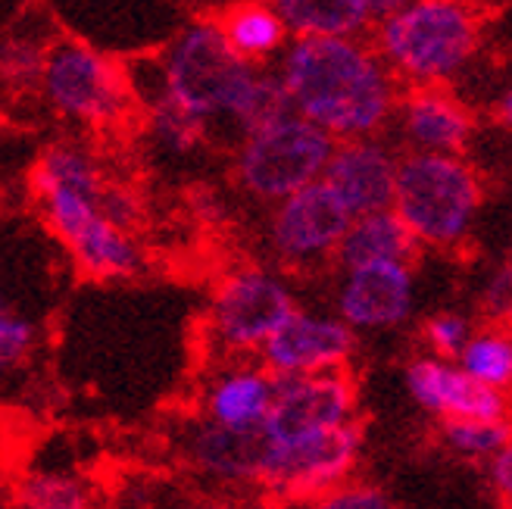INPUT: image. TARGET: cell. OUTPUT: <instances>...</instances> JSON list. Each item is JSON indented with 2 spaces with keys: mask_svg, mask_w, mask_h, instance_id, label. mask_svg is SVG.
Returning <instances> with one entry per match:
<instances>
[{
  "mask_svg": "<svg viewBox=\"0 0 512 509\" xmlns=\"http://www.w3.org/2000/svg\"><path fill=\"white\" fill-rule=\"evenodd\" d=\"M275 75L291 113L335 141L381 135L400 100V82L366 38L288 41Z\"/></svg>",
  "mask_w": 512,
  "mask_h": 509,
  "instance_id": "cell-1",
  "label": "cell"
},
{
  "mask_svg": "<svg viewBox=\"0 0 512 509\" xmlns=\"http://www.w3.org/2000/svg\"><path fill=\"white\" fill-rule=\"evenodd\" d=\"M160 75L163 97L175 107L207 125L228 119L241 138L291 113L278 75L238 57L213 19L191 22L178 32L160 63Z\"/></svg>",
  "mask_w": 512,
  "mask_h": 509,
  "instance_id": "cell-2",
  "label": "cell"
},
{
  "mask_svg": "<svg viewBox=\"0 0 512 509\" xmlns=\"http://www.w3.org/2000/svg\"><path fill=\"white\" fill-rule=\"evenodd\" d=\"M484 44V19L472 0H409L375 22V54L409 88H450Z\"/></svg>",
  "mask_w": 512,
  "mask_h": 509,
  "instance_id": "cell-3",
  "label": "cell"
},
{
  "mask_svg": "<svg viewBox=\"0 0 512 509\" xmlns=\"http://www.w3.org/2000/svg\"><path fill=\"white\" fill-rule=\"evenodd\" d=\"M481 207L484 182L466 157L400 154L391 210L419 247L450 250L463 244Z\"/></svg>",
  "mask_w": 512,
  "mask_h": 509,
  "instance_id": "cell-4",
  "label": "cell"
},
{
  "mask_svg": "<svg viewBox=\"0 0 512 509\" xmlns=\"http://www.w3.org/2000/svg\"><path fill=\"white\" fill-rule=\"evenodd\" d=\"M335 138L297 113L281 116L241 138L235 175L238 185L263 203H278L306 185L322 182Z\"/></svg>",
  "mask_w": 512,
  "mask_h": 509,
  "instance_id": "cell-5",
  "label": "cell"
},
{
  "mask_svg": "<svg viewBox=\"0 0 512 509\" xmlns=\"http://www.w3.org/2000/svg\"><path fill=\"white\" fill-rule=\"evenodd\" d=\"M38 88L54 113L88 129H113L125 122L135 104L125 69L82 41H57L47 47Z\"/></svg>",
  "mask_w": 512,
  "mask_h": 509,
  "instance_id": "cell-6",
  "label": "cell"
},
{
  "mask_svg": "<svg viewBox=\"0 0 512 509\" xmlns=\"http://www.w3.org/2000/svg\"><path fill=\"white\" fill-rule=\"evenodd\" d=\"M294 310V291L278 272L238 266L225 272L213 288L207 328L222 353L244 360L250 353H260Z\"/></svg>",
  "mask_w": 512,
  "mask_h": 509,
  "instance_id": "cell-7",
  "label": "cell"
},
{
  "mask_svg": "<svg viewBox=\"0 0 512 509\" xmlns=\"http://www.w3.org/2000/svg\"><path fill=\"white\" fill-rule=\"evenodd\" d=\"M50 235L60 241L69 260L97 282H122L144 266L135 235L119 232L100 213V191L57 188L38 197Z\"/></svg>",
  "mask_w": 512,
  "mask_h": 509,
  "instance_id": "cell-8",
  "label": "cell"
},
{
  "mask_svg": "<svg viewBox=\"0 0 512 509\" xmlns=\"http://www.w3.org/2000/svg\"><path fill=\"white\" fill-rule=\"evenodd\" d=\"M363 456V428L350 422L344 428L316 435L297 444H275L272 460L260 478V488L272 506L297 509L319 500L322 494L347 485Z\"/></svg>",
  "mask_w": 512,
  "mask_h": 509,
  "instance_id": "cell-9",
  "label": "cell"
},
{
  "mask_svg": "<svg viewBox=\"0 0 512 509\" xmlns=\"http://www.w3.org/2000/svg\"><path fill=\"white\" fill-rule=\"evenodd\" d=\"M356 422V385L344 372L275 378V397L263 428L275 444H297Z\"/></svg>",
  "mask_w": 512,
  "mask_h": 509,
  "instance_id": "cell-10",
  "label": "cell"
},
{
  "mask_svg": "<svg viewBox=\"0 0 512 509\" xmlns=\"http://www.w3.org/2000/svg\"><path fill=\"white\" fill-rule=\"evenodd\" d=\"M344 203L328 191L325 182L278 200L269 216V250L285 266H313L335 257L350 225Z\"/></svg>",
  "mask_w": 512,
  "mask_h": 509,
  "instance_id": "cell-11",
  "label": "cell"
},
{
  "mask_svg": "<svg viewBox=\"0 0 512 509\" xmlns=\"http://www.w3.org/2000/svg\"><path fill=\"white\" fill-rule=\"evenodd\" d=\"M353 350L356 332H350L338 316L294 310L285 325L263 344L260 366L272 378L344 372Z\"/></svg>",
  "mask_w": 512,
  "mask_h": 509,
  "instance_id": "cell-12",
  "label": "cell"
},
{
  "mask_svg": "<svg viewBox=\"0 0 512 509\" xmlns=\"http://www.w3.org/2000/svg\"><path fill=\"white\" fill-rule=\"evenodd\" d=\"M397 166V147L378 135L338 141L322 172V182L344 203L350 216H369L391 210Z\"/></svg>",
  "mask_w": 512,
  "mask_h": 509,
  "instance_id": "cell-13",
  "label": "cell"
},
{
  "mask_svg": "<svg viewBox=\"0 0 512 509\" xmlns=\"http://www.w3.org/2000/svg\"><path fill=\"white\" fill-rule=\"evenodd\" d=\"M416 307L413 266L375 263L344 269L338 288V319L350 332H384L397 328Z\"/></svg>",
  "mask_w": 512,
  "mask_h": 509,
  "instance_id": "cell-14",
  "label": "cell"
},
{
  "mask_svg": "<svg viewBox=\"0 0 512 509\" xmlns=\"http://www.w3.org/2000/svg\"><path fill=\"white\" fill-rule=\"evenodd\" d=\"M406 154L466 157L475 138V116L469 104L450 88H409L400 94L394 119Z\"/></svg>",
  "mask_w": 512,
  "mask_h": 509,
  "instance_id": "cell-15",
  "label": "cell"
},
{
  "mask_svg": "<svg viewBox=\"0 0 512 509\" xmlns=\"http://www.w3.org/2000/svg\"><path fill=\"white\" fill-rule=\"evenodd\" d=\"M275 441L263 425L253 428H222L213 422H197L188 438V463L219 485H260V478L272 460Z\"/></svg>",
  "mask_w": 512,
  "mask_h": 509,
  "instance_id": "cell-16",
  "label": "cell"
},
{
  "mask_svg": "<svg viewBox=\"0 0 512 509\" xmlns=\"http://www.w3.org/2000/svg\"><path fill=\"white\" fill-rule=\"evenodd\" d=\"M406 391L428 416L447 419H506V394L472 381L453 360L419 356L406 369Z\"/></svg>",
  "mask_w": 512,
  "mask_h": 509,
  "instance_id": "cell-17",
  "label": "cell"
},
{
  "mask_svg": "<svg viewBox=\"0 0 512 509\" xmlns=\"http://www.w3.org/2000/svg\"><path fill=\"white\" fill-rule=\"evenodd\" d=\"M275 397V378L247 360L222 366L203 385V419L222 428L263 425Z\"/></svg>",
  "mask_w": 512,
  "mask_h": 509,
  "instance_id": "cell-18",
  "label": "cell"
},
{
  "mask_svg": "<svg viewBox=\"0 0 512 509\" xmlns=\"http://www.w3.org/2000/svg\"><path fill=\"white\" fill-rule=\"evenodd\" d=\"M419 253L416 238L394 216V210H378L369 216H353L338 244L335 260L344 269L375 266V263H400L409 266Z\"/></svg>",
  "mask_w": 512,
  "mask_h": 509,
  "instance_id": "cell-19",
  "label": "cell"
},
{
  "mask_svg": "<svg viewBox=\"0 0 512 509\" xmlns=\"http://www.w3.org/2000/svg\"><path fill=\"white\" fill-rule=\"evenodd\" d=\"M291 41L297 38H363L369 13L363 0H269Z\"/></svg>",
  "mask_w": 512,
  "mask_h": 509,
  "instance_id": "cell-20",
  "label": "cell"
},
{
  "mask_svg": "<svg viewBox=\"0 0 512 509\" xmlns=\"http://www.w3.org/2000/svg\"><path fill=\"white\" fill-rule=\"evenodd\" d=\"M219 29L228 47L253 66H263L266 60L281 57V50L291 41L269 0H244V4L232 7L222 16Z\"/></svg>",
  "mask_w": 512,
  "mask_h": 509,
  "instance_id": "cell-21",
  "label": "cell"
},
{
  "mask_svg": "<svg viewBox=\"0 0 512 509\" xmlns=\"http://www.w3.org/2000/svg\"><path fill=\"white\" fill-rule=\"evenodd\" d=\"M104 169L94 160L91 150L82 144H54L38 157L32 169V191L35 197L57 191V188H85L100 191L104 188Z\"/></svg>",
  "mask_w": 512,
  "mask_h": 509,
  "instance_id": "cell-22",
  "label": "cell"
},
{
  "mask_svg": "<svg viewBox=\"0 0 512 509\" xmlns=\"http://www.w3.org/2000/svg\"><path fill=\"white\" fill-rule=\"evenodd\" d=\"M453 363L478 385L506 394L512 381V338L503 325L481 328V332H472Z\"/></svg>",
  "mask_w": 512,
  "mask_h": 509,
  "instance_id": "cell-23",
  "label": "cell"
},
{
  "mask_svg": "<svg viewBox=\"0 0 512 509\" xmlns=\"http://www.w3.org/2000/svg\"><path fill=\"white\" fill-rule=\"evenodd\" d=\"M19 509H91L94 497L85 481L66 469H32L16 481Z\"/></svg>",
  "mask_w": 512,
  "mask_h": 509,
  "instance_id": "cell-24",
  "label": "cell"
},
{
  "mask_svg": "<svg viewBox=\"0 0 512 509\" xmlns=\"http://www.w3.org/2000/svg\"><path fill=\"white\" fill-rule=\"evenodd\" d=\"M147 129L160 150L172 157H188L207 141L210 125L194 119L182 107H175L169 97H157L153 104H147Z\"/></svg>",
  "mask_w": 512,
  "mask_h": 509,
  "instance_id": "cell-25",
  "label": "cell"
},
{
  "mask_svg": "<svg viewBox=\"0 0 512 509\" xmlns=\"http://www.w3.org/2000/svg\"><path fill=\"white\" fill-rule=\"evenodd\" d=\"M444 444L463 460H484L506 450L512 441L509 419H447L441 422Z\"/></svg>",
  "mask_w": 512,
  "mask_h": 509,
  "instance_id": "cell-26",
  "label": "cell"
},
{
  "mask_svg": "<svg viewBox=\"0 0 512 509\" xmlns=\"http://www.w3.org/2000/svg\"><path fill=\"white\" fill-rule=\"evenodd\" d=\"M41 328L38 319L25 313L19 303L0 285V375L22 369L32 360Z\"/></svg>",
  "mask_w": 512,
  "mask_h": 509,
  "instance_id": "cell-27",
  "label": "cell"
},
{
  "mask_svg": "<svg viewBox=\"0 0 512 509\" xmlns=\"http://www.w3.org/2000/svg\"><path fill=\"white\" fill-rule=\"evenodd\" d=\"M47 44L35 35H7L0 41V85L10 91H32L41 85Z\"/></svg>",
  "mask_w": 512,
  "mask_h": 509,
  "instance_id": "cell-28",
  "label": "cell"
},
{
  "mask_svg": "<svg viewBox=\"0 0 512 509\" xmlns=\"http://www.w3.org/2000/svg\"><path fill=\"white\" fill-rule=\"evenodd\" d=\"M472 322L459 313H438L431 316L425 325V341L431 347V356L438 360H456L459 350L466 347V341L472 338Z\"/></svg>",
  "mask_w": 512,
  "mask_h": 509,
  "instance_id": "cell-29",
  "label": "cell"
},
{
  "mask_svg": "<svg viewBox=\"0 0 512 509\" xmlns=\"http://www.w3.org/2000/svg\"><path fill=\"white\" fill-rule=\"evenodd\" d=\"M100 213L107 216L110 225H116L119 232H135V225L144 216V203L135 188H128L122 182H104L100 188Z\"/></svg>",
  "mask_w": 512,
  "mask_h": 509,
  "instance_id": "cell-30",
  "label": "cell"
},
{
  "mask_svg": "<svg viewBox=\"0 0 512 509\" xmlns=\"http://www.w3.org/2000/svg\"><path fill=\"white\" fill-rule=\"evenodd\" d=\"M297 509H397V506L384 491H378L372 485H353V481H347V485L328 491L319 500L297 506Z\"/></svg>",
  "mask_w": 512,
  "mask_h": 509,
  "instance_id": "cell-31",
  "label": "cell"
},
{
  "mask_svg": "<svg viewBox=\"0 0 512 509\" xmlns=\"http://www.w3.org/2000/svg\"><path fill=\"white\" fill-rule=\"evenodd\" d=\"M481 310L497 325L503 319H509V313H512V266L509 263H500L488 275V282L481 288Z\"/></svg>",
  "mask_w": 512,
  "mask_h": 509,
  "instance_id": "cell-32",
  "label": "cell"
},
{
  "mask_svg": "<svg viewBox=\"0 0 512 509\" xmlns=\"http://www.w3.org/2000/svg\"><path fill=\"white\" fill-rule=\"evenodd\" d=\"M488 481L500 497L512 494V447L494 453L488 460Z\"/></svg>",
  "mask_w": 512,
  "mask_h": 509,
  "instance_id": "cell-33",
  "label": "cell"
},
{
  "mask_svg": "<svg viewBox=\"0 0 512 509\" xmlns=\"http://www.w3.org/2000/svg\"><path fill=\"white\" fill-rule=\"evenodd\" d=\"M191 210L203 219V222H222L225 219V200L213 191V188H197L191 194Z\"/></svg>",
  "mask_w": 512,
  "mask_h": 509,
  "instance_id": "cell-34",
  "label": "cell"
},
{
  "mask_svg": "<svg viewBox=\"0 0 512 509\" xmlns=\"http://www.w3.org/2000/svg\"><path fill=\"white\" fill-rule=\"evenodd\" d=\"M406 4H409V0H363V7H366V13H369L372 22H381V19L400 13Z\"/></svg>",
  "mask_w": 512,
  "mask_h": 509,
  "instance_id": "cell-35",
  "label": "cell"
},
{
  "mask_svg": "<svg viewBox=\"0 0 512 509\" xmlns=\"http://www.w3.org/2000/svg\"><path fill=\"white\" fill-rule=\"evenodd\" d=\"M497 119L503 125H509V119H512V94H509V88H503L497 94Z\"/></svg>",
  "mask_w": 512,
  "mask_h": 509,
  "instance_id": "cell-36",
  "label": "cell"
},
{
  "mask_svg": "<svg viewBox=\"0 0 512 509\" xmlns=\"http://www.w3.org/2000/svg\"><path fill=\"white\" fill-rule=\"evenodd\" d=\"M185 509H235V506L225 503V500H203V503H194V506H185Z\"/></svg>",
  "mask_w": 512,
  "mask_h": 509,
  "instance_id": "cell-37",
  "label": "cell"
},
{
  "mask_svg": "<svg viewBox=\"0 0 512 509\" xmlns=\"http://www.w3.org/2000/svg\"><path fill=\"white\" fill-rule=\"evenodd\" d=\"M263 509H281V506H263Z\"/></svg>",
  "mask_w": 512,
  "mask_h": 509,
  "instance_id": "cell-38",
  "label": "cell"
}]
</instances>
